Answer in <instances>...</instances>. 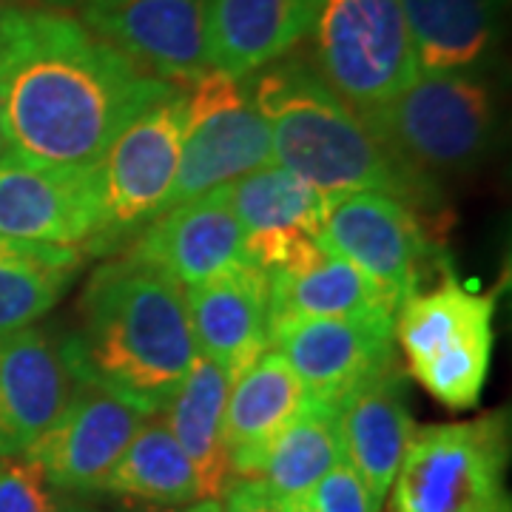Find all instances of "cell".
Instances as JSON below:
<instances>
[{"label":"cell","mask_w":512,"mask_h":512,"mask_svg":"<svg viewBox=\"0 0 512 512\" xmlns=\"http://www.w3.org/2000/svg\"><path fill=\"white\" fill-rule=\"evenodd\" d=\"M0 80L12 157L86 171L171 83L137 69L83 23L49 6L0 12Z\"/></svg>","instance_id":"1"},{"label":"cell","mask_w":512,"mask_h":512,"mask_svg":"<svg viewBox=\"0 0 512 512\" xmlns=\"http://www.w3.org/2000/svg\"><path fill=\"white\" fill-rule=\"evenodd\" d=\"M83 379L160 413L197 359L185 288L137 256L97 268L69 336Z\"/></svg>","instance_id":"2"},{"label":"cell","mask_w":512,"mask_h":512,"mask_svg":"<svg viewBox=\"0 0 512 512\" xmlns=\"http://www.w3.org/2000/svg\"><path fill=\"white\" fill-rule=\"evenodd\" d=\"M248 83L271 131L274 165L311 183L325 197L382 191L416 205L430 191L384 146L365 120L316 77L305 57H279Z\"/></svg>","instance_id":"3"},{"label":"cell","mask_w":512,"mask_h":512,"mask_svg":"<svg viewBox=\"0 0 512 512\" xmlns=\"http://www.w3.org/2000/svg\"><path fill=\"white\" fill-rule=\"evenodd\" d=\"M305 40L308 66L359 117L421 74L399 0H313Z\"/></svg>","instance_id":"4"},{"label":"cell","mask_w":512,"mask_h":512,"mask_svg":"<svg viewBox=\"0 0 512 512\" xmlns=\"http://www.w3.org/2000/svg\"><path fill=\"white\" fill-rule=\"evenodd\" d=\"M493 316L495 293L467 291L450 274L396 311L393 330L410 376L450 410H473L481 402L493 362Z\"/></svg>","instance_id":"5"},{"label":"cell","mask_w":512,"mask_h":512,"mask_svg":"<svg viewBox=\"0 0 512 512\" xmlns=\"http://www.w3.org/2000/svg\"><path fill=\"white\" fill-rule=\"evenodd\" d=\"M362 120L407 168L427 177L481 160L493 140L495 97L478 72L419 74Z\"/></svg>","instance_id":"6"},{"label":"cell","mask_w":512,"mask_h":512,"mask_svg":"<svg viewBox=\"0 0 512 512\" xmlns=\"http://www.w3.org/2000/svg\"><path fill=\"white\" fill-rule=\"evenodd\" d=\"M504 470L507 416L421 427L390 484V512H510Z\"/></svg>","instance_id":"7"},{"label":"cell","mask_w":512,"mask_h":512,"mask_svg":"<svg viewBox=\"0 0 512 512\" xmlns=\"http://www.w3.org/2000/svg\"><path fill=\"white\" fill-rule=\"evenodd\" d=\"M271 163V131L256 109L248 83L208 69L185 86L183 151L163 211Z\"/></svg>","instance_id":"8"},{"label":"cell","mask_w":512,"mask_h":512,"mask_svg":"<svg viewBox=\"0 0 512 512\" xmlns=\"http://www.w3.org/2000/svg\"><path fill=\"white\" fill-rule=\"evenodd\" d=\"M183 134L185 89L180 86H171L163 97L148 103L117 134L103 160L94 165L103 208V237L97 245H111L163 214L177 180Z\"/></svg>","instance_id":"9"},{"label":"cell","mask_w":512,"mask_h":512,"mask_svg":"<svg viewBox=\"0 0 512 512\" xmlns=\"http://www.w3.org/2000/svg\"><path fill=\"white\" fill-rule=\"evenodd\" d=\"M316 239L379 285L396 311L404 299L419 293L430 239L413 205L399 197L382 191L333 194L325 200Z\"/></svg>","instance_id":"10"},{"label":"cell","mask_w":512,"mask_h":512,"mask_svg":"<svg viewBox=\"0 0 512 512\" xmlns=\"http://www.w3.org/2000/svg\"><path fill=\"white\" fill-rule=\"evenodd\" d=\"M80 23L171 86L208 72V0H80Z\"/></svg>","instance_id":"11"},{"label":"cell","mask_w":512,"mask_h":512,"mask_svg":"<svg viewBox=\"0 0 512 512\" xmlns=\"http://www.w3.org/2000/svg\"><path fill=\"white\" fill-rule=\"evenodd\" d=\"M148 416L154 413L143 404L83 379L63 416L23 456L32 458L57 490L92 498Z\"/></svg>","instance_id":"12"},{"label":"cell","mask_w":512,"mask_h":512,"mask_svg":"<svg viewBox=\"0 0 512 512\" xmlns=\"http://www.w3.org/2000/svg\"><path fill=\"white\" fill-rule=\"evenodd\" d=\"M0 237L86 248L103 237L94 168H55L20 157L0 160Z\"/></svg>","instance_id":"13"},{"label":"cell","mask_w":512,"mask_h":512,"mask_svg":"<svg viewBox=\"0 0 512 512\" xmlns=\"http://www.w3.org/2000/svg\"><path fill=\"white\" fill-rule=\"evenodd\" d=\"M83 373L69 336L23 328L0 339V458L23 456L72 402Z\"/></svg>","instance_id":"14"},{"label":"cell","mask_w":512,"mask_h":512,"mask_svg":"<svg viewBox=\"0 0 512 512\" xmlns=\"http://www.w3.org/2000/svg\"><path fill=\"white\" fill-rule=\"evenodd\" d=\"M268 342L305 387V399L325 407L393 367V322L305 319L274 328Z\"/></svg>","instance_id":"15"},{"label":"cell","mask_w":512,"mask_h":512,"mask_svg":"<svg viewBox=\"0 0 512 512\" xmlns=\"http://www.w3.org/2000/svg\"><path fill=\"white\" fill-rule=\"evenodd\" d=\"M268 279V333L305 319H359L393 322L396 305L348 259L330 254L319 239H302Z\"/></svg>","instance_id":"16"},{"label":"cell","mask_w":512,"mask_h":512,"mask_svg":"<svg viewBox=\"0 0 512 512\" xmlns=\"http://www.w3.org/2000/svg\"><path fill=\"white\" fill-rule=\"evenodd\" d=\"M131 256L165 271L183 288L251 262L242 225L225 197V185L154 217Z\"/></svg>","instance_id":"17"},{"label":"cell","mask_w":512,"mask_h":512,"mask_svg":"<svg viewBox=\"0 0 512 512\" xmlns=\"http://www.w3.org/2000/svg\"><path fill=\"white\" fill-rule=\"evenodd\" d=\"M336 430L342 458L362 478L373 504L382 510L407 444L416 433L402 373L390 367L345 396L336 404Z\"/></svg>","instance_id":"18"},{"label":"cell","mask_w":512,"mask_h":512,"mask_svg":"<svg viewBox=\"0 0 512 512\" xmlns=\"http://www.w3.org/2000/svg\"><path fill=\"white\" fill-rule=\"evenodd\" d=\"M197 353L237 379L268 342V279L254 262L185 288Z\"/></svg>","instance_id":"19"},{"label":"cell","mask_w":512,"mask_h":512,"mask_svg":"<svg viewBox=\"0 0 512 512\" xmlns=\"http://www.w3.org/2000/svg\"><path fill=\"white\" fill-rule=\"evenodd\" d=\"M225 197L242 225L248 259L262 271L279 265L302 239H316L328 200L274 163L225 185Z\"/></svg>","instance_id":"20"},{"label":"cell","mask_w":512,"mask_h":512,"mask_svg":"<svg viewBox=\"0 0 512 512\" xmlns=\"http://www.w3.org/2000/svg\"><path fill=\"white\" fill-rule=\"evenodd\" d=\"M313 0H208V66L248 80L308 35Z\"/></svg>","instance_id":"21"},{"label":"cell","mask_w":512,"mask_h":512,"mask_svg":"<svg viewBox=\"0 0 512 512\" xmlns=\"http://www.w3.org/2000/svg\"><path fill=\"white\" fill-rule=\"evenodd\" d=\"M305 387L274 348H265L231 382L222 439L234 478H256L282 427L305 407Z\"/></svg>","instance_id":"22"},{"label":"cell","mask_w":512,"mask_h":512,"mask_svg":"<svg viewBox=\"0 0 512 512\" xmlns=\"http://www.w3.org/2000/svg\"><path fill=\"white\" fill-rule=\"evenodd\" d=\"M231 382L234 379L228 376L225 367L197 353L180 387L160 410L168 430L180 441L197 473L200 501H222V495L237 481L222 439Z\"/></svg>","instance_id":"23"},{"label":"cell","mask_w":512,"mask_h":512,"mask_svg":"<svg viewBox=\"0 0 512 512\" xmlns=\"http://www.w3.org/2000/svg\"><path fill=\"white\" fill-rule=\"evenodd\" d=\"M421 74L478 72L498 46L501 0H399Z\"/></svg>","instance_id":"24"},{"label":"cell","mask_w":512,"mask_h":512,"mask_svg":"<svg viewBox=\"0 0 512 512\" xmlns=\"http://www.w3.org/2000/svg\"><path fill=\"white\" fill-rule=\"evenodd\" d=\"M100 493L148 507H188L200 501L197 473L160 413L148 416L123 456L103 478Z\"/></svg>","instance_id":"25"},{"label":"cell","mask_w":512,"mask_h":512,"mask_svg":"<svg viewBox=\"0 0 512 512\" xmlns=\"http://www.w3.org/2000/svg\"><path fill=\"white\" fill-rule=\"evenodd\" d=\"M83 262V248L0 237V339L55 308Z\"/></svg>","instance_id":"26"},{"label":"cell","mask_w":512,"mask_h":512,"mask_svg":"<svg viewBox=\"0 0 512 512\" xmlns=\"http://www.w3.org/2000/svg\"><path fill=\"white\" fill-rule=\"evenodd\" d=\"M336 461H342L336 407L305 402L265 450L256 478L276 498H308Z\"/></svg>","instance_id":"27"},{"label":"cell","mask_w":512,"mask_h":512,"mask_svg":"<svg viewBox=\"0 0 512 512\" xmlns=\"http://www.w3.org/2000/svg\"><path fill=\"white\" fill-rule=\"evenodd\" d=\"M0 512H103L86 495L57 490L32 458H0Z\"/></svg>","instance_id":"28"},{"label":"cell","mask_w":512,"mask_h":512,"mask_svg":"<svg viewBox=\"0 0 512 512\" xmlns=\"http://www.w3.org/2000/svg\"><path fill=\"white\" fill-rule=\"evenodd\" d=\"M308 501L316 512H379L362 478L350 470L345 458L330 467L328 476L311 490Z\"/></svg>","instance_id":"29"},{"label":"cell","mask_w":512,"mask_h":512,"mask_svg":"<svg viewBox=\"0 0 512 512\" xmlns=\"http://www.w3.org/2000/svg\"><path fill=\"white\" fill-rule=\"evenodd\" d=\"M222 512H279L276 495L259 478H237L228 493L222 495Z\"/></svg>","instance_id":"30"},{"label":"cell","mask_w":512,"mask_h":512,"mask_svg":"<svg viewBox=\"0 0 512 512\" xmlns=\"http://www.w3.org/2000/svg\"><path fill=\"white\" fill-rule=\"evenodd\" d=\"M276 510L279 512H316L308 498H276Z\"/></svg>","instance_id":"31"},{"label":"cell","mask_w":512,"mask_h":512,"mask_svg":"<svg viewBox=\"0 0 512 512\" xmlns=\"http://www.w3.org/2000/svg\"><path fill=\"white\" fill-rule=\"evenodd\" d=\"M12 148H9V137H6V114H3V80H0V160L9 157Z\"/></svg>","instance_id":"32"},{"label":"cell","mask_w":512,"mask_h":512,"mask_svg":"<svg viewBox=\"0 0 512 512\" xmlns=\"http://www.w3.org/2000/svg\"><path fill=\"white\" fill-rule=\"evenodd\" d=\"M183 512H222V507L220 501H194V504L183 507Z\"/></svg>","instance_id":"33"},{"label":"cell","mask_w":512,"mask_h":512,"mask_svg":"<svg viewBox=\"0 0 512 512\" xmlns=\"http://www.w3.org/2000/svg\"><path fill=\"white\" fill-rule=\"evenodd\" d=\"M117 512H183L180 507H148V504H131L126 510H117Z\"/></svg>","instance_id":"34"},{"label":"cell","mask_w":512,"mask_h":512,"mask_svg":"<svg viewBox=\"0 0 512 512\" xmlns=\"http://www.w3.org/2000/svg\"><path fill=\"white\" fill-rule=\"evenodd\" d=\"M40 3H49V9H55V6H69V3H80V0H40Z\"/></svg>","instance_id":"35"},{"label":"cell","mask_w":512,"mask_h":512,"mask_svg":"<svg viewBox=\"0 0 512 512\" xmlns=\"http://www.w3.org/2000/svg\"><path fill=\"white\" fill-rule=\"evenodd\" d=\"M12 3H18V0H0V12H3L6 6H12Z\"/></svg>","instance_id":"36"}]
</instances>
